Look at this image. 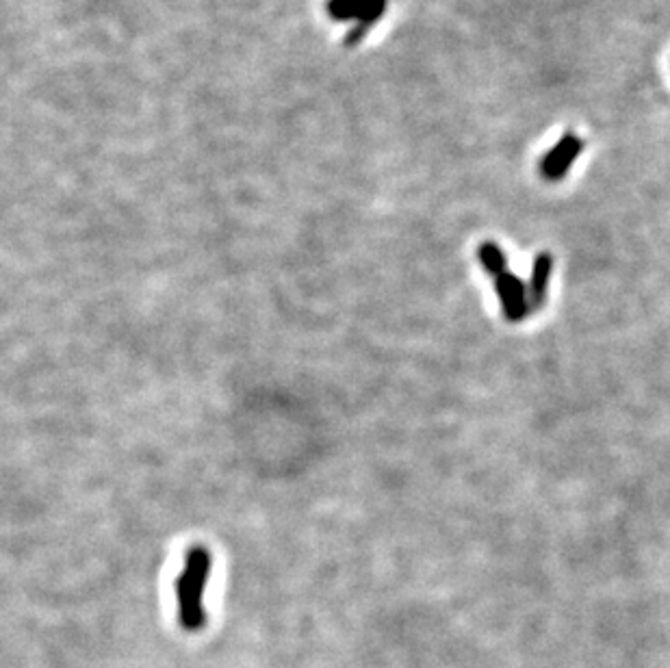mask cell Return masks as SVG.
I'll list each match as a JSON object with an SVG mask.
<instances>
[{
  "mask_svg": "<svg viewBox=\"0 0 670 668\" xmlns=\"http://www.w3.org/2000/svg\"><path fill=\"white\" fill-rule=\"evenodd\" d=\"M478 259H480V263H482V267L486 269V272L491 274V276H495V278L508 272V269H506L508 267L506 254L493 241L480 243V246H478Z\"/></svg>",
  "mask_w": 670,
  "mask_h": 668,
  "instance_id": "cell-6",
  "label": "cell"
},
{
  "mask_svg": "<svg viewBox=\"0 0 670 668\" xmlns=\"http://www.w3.org/2000/svg\"><path fill=\"white\" fill-rule=\"evenodd\" d=\"M553 272V256L549 252L538 254L532 265V278H530V287H527V302L538 311L543 302L547 300V285Z\"/></svg>",
  "mask_w": 670,
  "mask_h": 668,
  "instance_id": "cell-4",
  "label": "cell"
},
{
  "mask_svg": "<svg viewBox=\"0 0 670 668\" xmlns=\"http://www.w3.org/2000/svg\"><path fill=\"white\" fill-rule=\"evenodd\" d=\"M369 0H328V14L332 20L339 22H350L358 20L363 14Z\"/></svg>",
  "mask_w": 670,
  "mask_h": 668,
  "instance_id": "cell-7",
  "label": "cell"
},
{
  "mask_svg": "<svg viewBox=\"0 0 670 668\" xmlns=\"http://www.w3.org/2000/svg\"><path fill=\"white\" fill-rule=\"evenodd\" d=\"M213 569L211 551L204 545H196L187 551L185 567L178 575L176 597H178V621L187 632H200L206 625L204 593L209 586Z\"/></svg>",
  "mask_w": 670,
  "mask_h": 668,
  "instance_id": "cell-1",
  "label": "cell"
},
{
  "mask_svg": "<svg viewBox=\"0 0 670 668\" xmlns=\"http://www.w3.org/2000/svg\"><path fill=\"white\" fill-rule=\"evenodd\" d=\"M495 291L501 300V308H504L506 319L512 321V324L523 321L527 311H530V302H527V289L523 285V280L506 272L495 278Z\"/></svg>",
  "mask_w": 670,
  "mask_h": 668,
  "instance_id": "cell-3",
  "label": "cell"
},
{
  "mask_svg": "<svg viewBox=\"0 0 670 668\" xmlns=\"http://www.w3.org/2000/svg\"><path fill=\"white\" fill-rule=\"evenodd\" d=\"M582 150L584 141L573 133H566L558 144L545 154L543 161H540V174H543L545 181L551 183L562 181V178L569 174L579 154H582Z\"/></svg>",
  "mask_w": 670,
  "mask_h": 668,
  "instance_id": "cell-2",
  "label": "cell"
},
{
  "mask_svg": "<svg viewBox=\"0 0 670 668\" xmlns=\"http://www.w3.org/2000/svg\"><path fill=\"white\" fill-rule=\"evenodd\" d=\"M386 7H389V0H369L367 7L360 18L356 20L354 27L350 29V33L345 35V46H358L360 42L365 40V35L373 29V24L380 22L382 16L386 14Z\"/></svg>",
  "mask_w": 670,
  "mask_h": 668,
  "instance_id": "cell-5",
  "label": "cell"
}]
</instances>
